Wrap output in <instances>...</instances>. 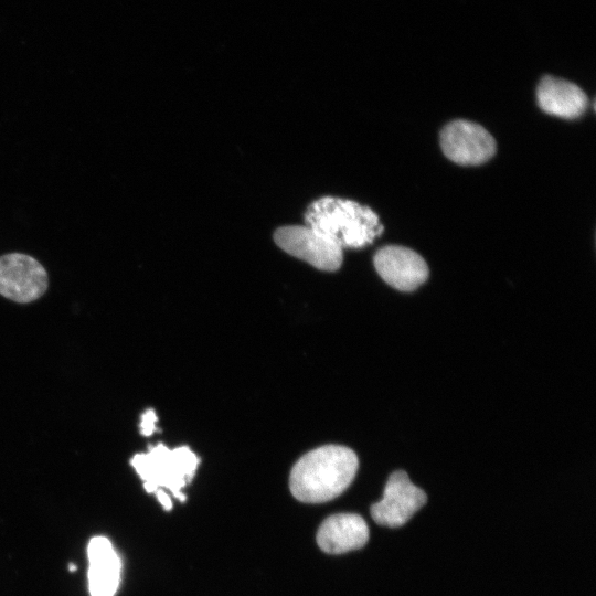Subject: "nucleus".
Returning <instances> with one entry per match:
<instances>
[{
	"label": "nucleus",
	"mask_w": 596,
	"mask_h": 596,
	"mask_svg": "<svg viewBox=\"0 0 596 596\" xmlns=\"http://www.w3.org/2000/svg\"><path fill=\"white\" fill-rule=\"evenodd\" d=\"M359 468L355 453L344 446L327 445L304 455L292 467L289 488L305 503H323L340 496Z\"/></svg>",
	"instance_id": "f257e3e1"
},
{
	"label": "nucleus",
	"mask_w": 596,
	"mask_h": 596,
	"mask_svg": "<svg viewBox=\"0 0 596 596\" xmlns=\"http://www.w3.org/2000/svg\"><path fill=\"white\" fill-rule=\"evenodd\" d=\"M305 222L343 248H363L384 231L377 214L369 206L336 196L313 201Z\"/></svg>",
	"instance_id": "f03ea898"
},
{
	"label": "nucleus",
	"mask_w": 596,
	"mask_h": 596,
	"mask_svg": "<svg viewBox=\"0 0 596 596\" xmlns=\"http://www.w3.org/2000/svg\"><path fill=\"white\" fill-rule=\"evenodd\" d=\"M199 464L200 458L188 446L170 449L162 443L149 445L146 453L130 459L146 492L155 494L158 489H167L181 502L185 501L182 490L192 481Z\"/></svg>",
	"instance_id": "7ed1b4c3"
},
{
	"label": "nucleus",
	"mask_w": 596,
	"mask_h": 596,
	"mask_svg": "<svg viewBox=\"0 0 596 596\" xmlns=\"http://www.w3.org/2000/svg\"><path fill=\"white\" fill-rule=\"evenodd\" d=\"M274 241L287 254L327 272L340 268L343 249L324 234L309 225H287L277 228Z\"/></svg>",
	"instance_id": "20e7f679"
},
{
	"label": "nucleus",
	"mask_w": 596,
	"mask_h": 596,
	"mask_svg": "<svg viewBox=\"0 0 596 596\" xmlns=\"http://www.w3.org/2000/svg\"><path fill=\"white\" fill-rule=\"evenodd\" d=\"M49 286L45 268L22 253L0 256V295L18 304H29L44 295Z\"/></svg>",
	"instance_id": "39448f33"
},
{
	"label": "nucleus",
	"mask_w": 596,
	"mask_h": 596,
	"mask_svg": "<svg viewBox=\"0 0 596 596\" xmlns=\"http://www.w3.org/2000/svg\"><path fill=\"white\" fill-rule=\"evenodd\" d=\"M440 147L449 160L462 166L481 164L496 152V141L482 126L461 119L443 128Z\"/></svg>",
	"instance_id": "423d86ee"
},
{
	"label": "nucleus",
	"mask_w": 596,
	"mask_h": 596,
	"mask_svg": "<svg viewBox=\"0 0 596 596\" xmlns=\"http://www.w3.org/2000/svg\"><path fill=\"white\" fill-rule=\"evenodd\" d=\"M427 501L425 492L415 486L403 470L393 472L385 485L382 499L372 504L373 520L385 526L405 524Z\"/></svg>",
	"instance_id": "0eeeda50"
},
{
	"label": "nucleus",
	"mask_w": 596,
	"mask_h": 596,
	"mask_svg": "<svg viewBox=\"0 0 596 596\" xmlns=\"http://www.w3.org/2000/svg\"><path fill=\"white\" fill-rule=\"evenodd\" d=\"M373 263L381 278L402 291L416 289L428 277V266L424 258L404 246L390 245L380 248Z\"/></svg>",
	"instance_id": "6e6552de"
},
{
	"label": "nucleus",
	"mask_w": 596,
	"mask_h": 596,
	"mask_svg": "<svg viewBox=\"0 0 596 596\" xmlns=\"http://www.w3.org/2000/svg\"><path fill=\"white\" fill-rule=\"evenodd\" d=\"M316 540L323 552L342 554L363 547L369 540V528L356 513H337L320 524Z\"/></svg>",
	"instance_id": "1a4fd4ad"
},
{
	"label": "nucleus",
	"mask_w": 596,
	"mask_h": 596,
	"mask_svg": "<svg viewBox=\"0 0 596 596\" xmlns=\"http://www.w3.org/2000/svg\"><path fill=\"white\" fill-rule=\"evenodd\" d=\"M87 556L91 596H115L120 584L121 561L111 542L103 535L92 538Z\"/></svg>",
	"instance_id": "9d476101"
},
{
	"label": "nucleus",
	"mask_w": 596,
	"mask_h": 596,
	"mask_svg": "<svg viewBox=\"0 0 596 596\" xmlns=\"http://www.w3.org/2000/svg\"><path fill=\"white\" fill-rule=\"evenodd\" d=\"M540 108L553 116L574 119L587 107L586 94L576 84L553 76H544L536 88Z\"/></svg>",
	"instance_id": "9b49d317"
},
{
	"label": "nucleus",
	"mask_w": 596,
	"mask_h": 596,
	"mask_svg": "<svg viewBox=\"0 0 596 596\" xmlns=\"http://www.w3.org/2000/svg\"><path fill=\"white\" fill-rule=\"evenodd\" d=\"M158 417L153 409H147L141 415L140 433L142 436H151L157 430Z\"/></svg>",
	"instance_id": "f8f14e48"
},
{
	"label": "nucleus",
	"mask_w": 596,
	"mask_h": 596,
	"mask_svg": "<svg viewBox=\"0 0 596 596\" xmlns=\"http://www.w3.org/2000/svg\"><path fill=\"white\" fill-rule=\"evenodd\" d=\"M155 494L164 510L169 511L172 509L173 503L171 497L163 489H158Z\"/></svg>",
	"instance_id": "ddd939ff"
},
{
	"label": "nucleus",
	"mask_w": 596,
	"mask_h": 596,
	"mask_svg": "<svg viewBox=\"0 0 596 596\" xmlns=\"http://www.w3.org/2000/svg\"><path fill=\"white\" fill-rule=\"evenodd\" d=\"M70 567H71V571H75V570H76V566H74L73 564H71Z\"/></svg>",
	"instance_id": "4468645a"
}]
</instances>
